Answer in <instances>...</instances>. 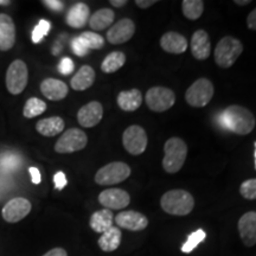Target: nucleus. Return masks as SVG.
<instances>
[{"label":"nucleus","instance_id":"obj_42","mask_svg":"<svg viewBox=\"0 0 256 256\" xmlns=\"http://www.w3.org/2000/svg\"><path fill=\"white\" fill-rule=\"evenodd\" d=\"M43 256H68V252L63 248H54L51 250L46 252Z\"/></svg>","mask_w":256,"mask_h":256},{"label":"nucleus","instance_id":"obj_38","mask_svg":"<svg viewBox=\"0 0 256 256\" xmlns=\"http://www.w3.org/2000/svg\"><path fill=\"white\" fill-rule=\"evenodd\" d=\"M42 4H44L48 8L54 12H60L64 8L63 2H60V0H43Z\"/></svg>","mask_w":256,"mask_h":256},{"label":"nucleus","instance_id":"obj_24","mask_svg":"<svg viewBox=\"0 0 256 256\" xmlns=\"http://www.w3.org/2000/svg\"><path fill=\"white\" fill-rule=\"evenodd\" d=\"M114 222V216L113 212L108 209H102L98 211H95L90 217L89 224H90V228L94 230L95 232H101L104 234L107 232L108 229H110L113 226Z\"/></svg>","mask_w":256,"mask_h":256},{"label":"nucleus","instance_id":"obj_10","mask_svg":"<svg viewBox=\"0 0 256 256\" xmlns=\"http://www.w3.org/2000/svg\"><path fill=\"white\" fill-rule=\"evenodd\" d=\"M122 144L126 151L130 154H142L147 147V134L145 130L138 124L126 128L122 136Z\"/></svg>","mask_w":256,"mask_h":256},{"label":"nucleus","instance_id":"obj_3","mask_svg":"<svg viewBox=\"0 0 256 256\" xmlns=\"http://www.w3.org/2000/svg\"><path fill=\"white\" fill-rule=\"evenodd\" d=\"M162 168L168 174H177L183 168L188 156V145L180 138H170L164 146Z\"/></svg>","mask_w":256,"mask_h":256},{"label":"nucleus","instance_id":"obj_14","mask_svg":"<svg viewBox=\"0 0 256 256\" xmlns=\"http://www.w3.org/2000/svg\"><path fill=\"white\" fill-rule=\"evenodd\" d=\"M114 220L120 228L130 230V232H140V230L146 229L148 226L147 217L142 212L133 210L122 211V212L118 214Z\"/></svg>","mask_w":256,"mask_h":256},{"label":"nucleus","instance_id":"obj_31","mask_svg":"<svg viewBox=\"0 0 256 256\" xmlns=\"http://www.w3.org/2000/svg\"><path fill=\"white\" fill-rule=\"evenodd\" d=\"M206 234L204 230L202 229L196 230V232L190 234V235L188 236L186 242L182 246V252H185V254H188V252L194 250V249L198 247V244L206 240Z\"/></svg>","mask_w":256,"mask_h":256},{"label":"nucleus","instance_id":"obj_12","mask_svg":"<svg viewBox=\"0 0 256 256\" xmlns=\"http://www.w3.org/2000/svg\"><path fill=\"white\" fill-rule=\"evenodd\" d=\"M98 202L108 210H121L130 202V194L121 188H107L98 194Z\"/></svg>","mask_w":256,"mask_h":256},{"label":"nucleus","instance_id":"obj_26","mask_svg":"<svg viewBox=\"0 0 256 256\" xmlns=\"http://www.w3.org/2000/svg\"><path fill=\"white\" fill-rule=\"evenodd\" d=\"M37 132L44 136H55L64 130V121L60 116H51L40 120L36 124Z\"/></svg>","mask_w":256,"mask_h":256},{"label":"nucleus","instance_id":"obj_35","mask_svg":"<svg viewBox=\"0 0 256 256\" xmlns=\"http://www.w3.org/2000/svg\"><path fill=\"white\" fill-rule=\"evenodd\" d=\"M240 194L246 200H256V178L248 179V180L243 182L241 186H240Z\"/></svg>","mask_w":256,"mask_h":256},{"label":"nucleus","instance_id":"obj_36","mask_svg":"<svg viewBox=\"0 0 256 256\" xmlns=\"http://www.w3.org/2000/svg\"><path fill=\"white\" fill-rule=\"evenodd\" d=\"M72 51H74V54H75V55H78L80 57L88 55L89 49L87 48V46H86L84 42H83L81 38H80V36L76 37L75 40H72Z\"/></svg>","mask_w":256,"mask_h":256},{"label":"nucleus","instance_id":"obj_18","mask_svg":"<svg viewBox=\"0 0 256 256\" xmlns=\"http://www.w3.org/2000/svg\"><path fill=\"white\" fill-rule=\"evenodd\" d=\"M211 44L206 31L197 30L191 38V52L196 60H203L210 56Z\"/></svg>","mask_w":256,"mask_h":256},{"label":"nucleus","instance_id":"obj_37","mask_svg":"<svg viewBox=\"0 0 256 256\" xmlns=\"http://www.w3.org/2000/svg\"><path fill=\"white\" fill-rule=\"evenodd\" d=\"M74 68H75V66H74V62L69 57H64L58 66V70L62 75H69V74H72L74 72Z\"/></svg>","mask_w":256,"mask_h":256},{"label":"nucleus","instance_id":"obj_43","mask_svg":"<svg viewBox=\"0 0 256 256\" xmlns=\"http://www.w3.org/2000/svg\"><path fill=\"white\" fill-rule=\"evenodd\" d=\"M156 2V0H136V4L138 8H151L152 5H154Z\"/></svg>","mask_w":256,"mask_h":256},{"label":"nucleus","instance_id":"obj_8","mask_svg":"<svg viewBox=\"0 0 256 256\" xmlns=\"http://www.w3.org/2000/svg\"><path fill=\"white\" fill-rule=\"evenodd\" d=\"M88 144V136L78 128H70L62 134V136L55 144V151L57 153H74L81 151Z\"/></svg>","mask_w":256,"mask_h":256},{"label":"nucleus","instance_id":"obj_45","mask_svg":"<svg viewBox=\"0 0 256 256\" xmlns=\"http://www.w3.org/2000/svg\"><path fill=\"white\" fill-rule=\"evenodd\" d=\"M235 4H238V5H241V6H244V5H248V4H250V0H235Z\"/></svg>","mask_w":256,"mask_h":256},{"label":"nucleus","instance_id":"obj_7","mask_svg":"<svg viewBox=\"0 0 256 256\" xmlns=\"http://www.w3.org/2000/svg\"><path fill=\"white\" fill-rule=\"evenodd\" d=\"M28 80V66L22 60H16L10 64L6 72V88L12 95H18L26 87Z\"/></svg>","mask_w":256,"mask_h":256},{"label":"nucleus","instance_id":"obj_11","mask_svg":"<svg viewBox=\"0 0 256 256\" xmlns=\"http://www.w3.org/2000/svg\"><path fill=\"white\" fill-rule=\"evenodd\" d=\"M31 209L30 200L24 197H16L5 204L2 210V215L8 223H17L24 220L31 212Z\"/></svg>","mask_w":256,"mask_h":256},{"label":"nucleus","instance_id":"obj_23","mask_svg":"<svg viewBox=\"0 0 256 256\" xmlns=\"http://www.w3.org/2000/svg\"><path fill=\"white\" fill-rule=\"evenodd\" d=\"M142 104V94L139 89L121 92L118 95V104L124 112H134Z\"/></svg>","mask_w":256,"mask_h":256},{"label":"nucleus","instance_id":"obj_21","mask_svg":"<svg viewBox=\"0 0 256 256\" xmlns=\"http://www.w3.org/2000/svg\"><path fill=\"white\" fill-rule=\"evenodd\" d=\"M89 14H90V11H89L88 5H86L84 2H78L72 6V8L68 11L66 18V24L74 28H81L88 23Z\"/></svg>","mask_w":256,"mask_h":256},{"label":"nucleus","instance_id":"obj_44","mask_svg":"<svg viewBox=\"0 0 256 256\" xmlns=\"http://www.w3.org/2000/svg\"><path fill=\"white\" fill-rule=\"evenodd\" d=\"M110 5L115 6V8H122L124 5L127 4V0H110Z\"/></svg>","mask_w":256,"mask_h":256},{"label":"nucleus","instance_id":"obj_30","mask_svg":"<svg viewBox=\"0 0 256 256\" xmlns=\"http://www.w3.org/2000/svg\"><path fill=\"white\" fill-rule=\"evenodd\" d=\"M46 110V104L44 101L40 100L37 98H31L26 101V104L24 106L23 115L26 119H32V118H36L38 115L43 114Z\"/></svg>","mask_w":256,"mask_h":256},{"label":"nucleus","instance_id":"obj_25","mask_svg":"<svg viewBox=\"0 0 256 256\" xmlns=\"http://www.w3.org/2000/svg\"><path fill=\"white\" fill-rule=\"evenodd\" d=\"M121 238H122L121 230L113 226L110 229H108L107 232L102 234L101 238H98V247L101 248V250H104L106 252H114L119 248Z\"/></svg>","mask_w":256,"mask_h":256},{"label":"nucleus","instance_id":"obj_15","mask_svg":"<svg viewBox=\"0 0 256 256\" xmlns=\"http://www.w3.org/2000/svg\"><path fill=\"white\" fill-rule=\"evenodd\" d=\"M102 116H104V107L98 101H92L83 106L78 113V124L86 128L96 126L102 120Z\"/></svg>","mask_w":256,"mask_h":256},{"label":"nucleus","instance_id":"obj_9","mask_svg":"<svg viewBox=\"0 0 256 256\" xmlns=\"http://www.w3.org/2000/svg\"><path fill=\"white\" fill-rule=\"evenodd\" d=\"M145 100L150 110L162 113V112H166L171 107H174L176 95L174 90L168 88L153 87L146 92Z\"/></svg>","mask_w":256,"mask_h":256},{"label":"nucleus","instance_id":"obj_40","mask_svg":"<svg viewBox=\"0 0 256 256\" xmlns=\"http://www.w3.org/2000/svg\"><path fill=\"white\" fill-rule=\"evenodd\" d=\"M28 172H30V174H31L32 183H34V184H40V180H42L40 170H38L37 168H28Z\"/></svg>","mask_w":256,"mask_h":256},{"label":"nucleus","instance_id":"obj_34","mask_svg":"<svg viewBox=\"0 0 256 256\" xmlns=\"http://www.w3.org/2000/svg\"><path fill=\"white\" fill-rule=\"evenodd\" d=\"M50 28H51L50 22L46 20V19H42L40 23L37 24V26L34 28V31H32V42H34V44L40 43L42 40H43V38L48 34Z\"/></svg>","mask_w":256,"mask_h":256},{"label":"nucleus","instance_id":"obj_16","mask_svg":"<svg viewBox=\"0 0 256 256\" xmlns=\"http://www.w3.org/2000/svg\"><path fill=\"white\" fill-rule=\"evenodd\" d=\"M238 232L242 242L247 247L256 244V212H246L238 220Z\"/></svg>","mask_w":256,"mask_h":256},{"label":"nucleus","instance_id":"obj_29","mask_svg":"<svg viewBox=\"0 0 256 256\" xmlns=\"http://www.w3.org/2000/svg\"><path fill=\"white\" fill-rule=\"evenodd\" d=\"M183 14L190 20H196L204 11V2L202 0H184L182 2Z\"/></svg>","mask_w":256,"mask_h":256},{"label":"nucleus","instance_id":"obj_1","mask_svg":"<svg viewBox=\"0 0 256 256\" xmlns=\"http://www.w3.org/2000/svg\"><path fill=\"white\" fill-rule=\"evenodd\" d=\"M220 124L223 128H226L234 133L247 136L254 130L255 116L247 108L234 104L220 114Z\"/></svg>","mask_w":256,"mask_h":256},{"label":"nucleus","instance_id":"obj_41","mask_svg":"<svg viewBox=\"0 0 256 256\" xmlns=\"http://www.w3.org/2000/svg\"><path fill=\"white\" fill-rule=\"evenodd\" d=\"M247 25L250 30H256V8L249 14L247 18Z\"/></svg>","mask_w":256,"mask_h":256},{"label":"nucleus","instance_id":"obj_32","mask_svg":"<svg viewBox=\"0 0 256 256\" xmlns=\"http://www.w3.org/2000/svg\"><path fill=\"white\" fill-rule=\"evenodd\" d=\"M80 38L84 42L86 46L89 50L94 49V50H98L102 49L104 46V38L100 36L98 34H95V32L92 31H86L83 34H80Z\"/></svg>","mask_w":256,"mask_h":256},{"label":"nucleus","instance_id":"obj_22","mask_svg":"<svg viewBox=\"0 0 256 256\" xmlns=\"http://www.w3.org/2000/svg\"><path fill=\"white\" fill-rule=\"evenodd\" d=\"M95 81V72L90 66H83L72 78V88L74 90L82 92L90 88Z\"/></svg>","mask_w":256,"mask_h":256},{"label":"nucleus","instance_id":"obj_19","mask_svg":"<svg viewBox=\"0 0 256 256\" xmlns=\"http://www.w3.org/2000/svg\"><path fill=\"white\" fill-rule=\"evenodd\" d=\"M40 92L48 100L60 101L68 95V86L56 78H46L40 83Z\"/></svg>","mask_w":256,"mask_h":256},{"label":"nucleus","instance_id":"obj_2","mask_svg":"<svg viewBox=\"0 0 256 256\" xmlns=\"http://www.w3.org/2000/svg\"><path fill=\"white\" fill-rule=\"evenodd\" d=\"M160 206L165 212L174 216H186L194 206V200L190 192L180 190H171L162 194Z\"/></svg>","mask_w":256,"mask_h":256},{"label":"nucleus","instance_id":"obj_5","mask_svg":"<svg viewBox=\"0 0 256 256\" xmlns=\"http://www.w3.org/2000/svg\"><path fill=\"white\" fill-rule=\"evenodd\" d=\"M214 92V84L210 80L198 78L188 87L185 94V100L191 107H206L212 98Z\"/></svg>","mask_w":256,"mask_h":256},{"label":"nucleus","instance_id":"obj_33","mask_svg":"<svg viewBox=\"0 0 256 256\" xmlns=\"http://www.w3.org/2000/svg\"><path fill=\"white\" fill-rule=\"evenodd\" d=\"M20 165V158L12 153H4L0 156V168L5 171H14Z\"/></svg>","mask_w":256,"mask_h":256},{"label":"nucleus","instance_id":"obj_13","mask_svg":"<svg viewBox=\"0 0 256 256\" xmlns=\"http://www.w3.org/2000/svg\"><path fill=\"white\" fill-rule=\"evenodd\" d=\"M136 34V24L132 19L124 18L107 31V40L112 44L126 43Z\"/></svg>","mask_w":256,"mask_h":256},{"label":"nucleus","instance_id":"obj_4","mask_svg":"<svg viewBox=\"0 0 256 256\" xmlns=\"http://www.w3.org/2000/svg\"><path fill=\"white\" fill-rule=\"evenodd\" d=\"M243 51L242 43L236 38L226 36L217 43L215 49L216 64L220 68H230Z\"/></svg>","mask_w":256,"mask_h":256},{"label":"nucleus","instance_id":"obj_47","mask_svg":"<svg viewBox=\"0 0 256 256\" xmlns=\"http://www.w3.org/2000/svg\"><path fill=\"white\" fill-rule=\"evenodd\" d=\"M255 168H256V142H255Z\"/></svg>","mask_w":256,"mask_h":256},{"label":"nucleus","instance_id":"obj_20","mask_svg":"<svg viewBox=\"0 0 256 256\" xmlns=\"http://www.w3.org/2000/svg\"><path fill=\"white\" fill-rule=\"evenodd\" d=\"M160 46L168 54H183L188 49V40L178 32H168L160 38Z\"/></svg>","mask_w":256,"mask_h":256},{"label":"nucleus","instance_id":"obj_46","mask_svg":"<svg viewBox=\"0 0 256 256\" xmlns=\"http://www.w3.org/2000/svg\"><path fill=\"white\" fill-rule=\"evenodd\" d=\"M10 4H11L10 0H0V6H8Z\"/></svg>","mask_w":256,"mask_h":256},{"label":"nucleus","instance_id":"obj_39","mask_svg":"<svg viewBox=\"0 0 256 256\" xmlns=\"http://www.w3.org/2000/svg\"><path fill=\"white\" fill-rule=\"evenodd\" d=\"M54 182H55V188L57 190H62L64 188V186L66 185V174H63V172H57L55 174V177H54Z\"/></svg>","mask_w":256,"mask_h":256},{"label":"nucleus","instance_id":"obj_17","mask_svg":"<svg viewBox=\"0 0 256 256\" xmlns=\"http://www.w3.org/2000/svg\"><path fill=\"white\" fill-rule=\"evenodd\" d=\"M16 43V26L14 19L6 14H0V50L12 49Z\"/></svg>","mask_w":256,"mask_h":256},{"label":"nucleus","instance_id":"obj_6","mask_svg":"<svg viewBox=\"0 0 256 256\" xmlns=\"http://www.w3.org/2000/svg\"><path fill=\"white\" fill-rule=\"evenodd\" d=\"M130 176V166L124 162H114L104 165L96 172L95 182L98 185H114L122 183Z\"/></svg>","mask_w":256,"mask_h":256},{"label":"nucleus","instance_id":"obj_28","mask_svg":"<svg viewBox=\"0 0 256 256\" xmlns=\"http://www.w3.org/2000/svg\"><path fill=\"white\" fill-rule=\"evenodd\" d=\"M126 63V56L121 51H113L104 60L101 64V70L106 74L115 72L116 70L122 68Z\"/></svg>","mask_w":256,"mask_h":256},{"label":"nucleus","instance_id":"obj_27","mask_svg":"<svg viewBox=\"0 0 256 256\" xmlns=\"http://www.w3.org/2000/svg\"><path fill=\"white\" fill-rule=\"evenodd\" d=\"M115 14L110 8H101L89 17V26L95 31H102L114 23Z\"/></svg>","mask_w":256,"mask_h":256}]
</instances>
